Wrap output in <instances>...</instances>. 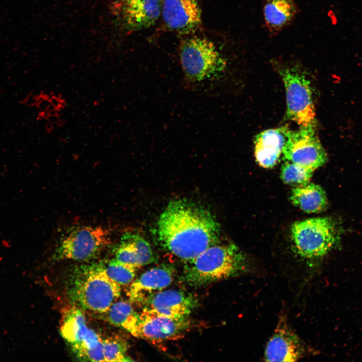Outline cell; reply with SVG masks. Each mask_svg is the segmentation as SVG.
<instances>
[{
    "instance_id": "7a4b0ae2",
    "label": "cell",
    "mask_w": 362,
    "mask_h": 362,
    "mask_svg": "<svg viewBox=\"0 0 362 362\" xmlns=\"http://www.w3.org/2000/svg\"><path fill=\"white\" fill-rule=\"evenodd\" d=\"M249 269L247 257L237 246L219 242L185 261L180 279L198 288L245 274Z\"/></svg>"
},
{
    "instance_id": "44dd1931",
    "label": "cell",
    "mask_w": 362,
    "mask_h": 362,
    "mask_svg": "<svg viewBox=\"0 0 362 362\" xmlns=\"http://www.w3.org/2000/svg\"><path fill=\"white\" fill-rule=\"evenodd\" d=\"M103 267L108 276L120 286L130 285L135 280L138 268L115 258L109 260Z\"/></svg>"
},
{
    "instance_id": "7402d4cb",
    "label": "cell",
    "mask_w": 362,
    "mask_h": 362,
    "mask_svg": "<svg viewBox=\"0 0 362 362\" xmlns=\"http://www.w3.org/2000/svg\"><path fill=\"white\" fill-rule=\"evenodd\" d=\"M313 172L310 169L286 160L281 167V177L284 183L297 186L309 182Z\"/></svg>"
},
{
    "instance_id": "3957f363",
    "label": "cell",
    "mask_w": 362,
    "mask_h": 362,
    "mask_svg": "<svg viewBox=\"0 0 362 362\" xmlns=\"http://www.w3.org/2000/svg\"><path fill=\"white\" fill-rule=\"evenodd\" d=\"M67 293L74 306L104 313L120 297L121 286L108 276L103 265H83L70 275Z\"/></svg>"
},
{
    "instance_id": "ba28073f",
    "label": "cell",
    "mask_w": 362,
    "mask_h": 362,
    "mask_svg": "<svg viewBox=\"0 0 362 362\" xmlns=\"http://www.w3.org/2000/svg\"><path fill=\"white\" fill-rule=\"evenodd\" d=\"M286 96V118L301 127H315V112L310 81L294 67L279 66Z\"/></svg>"
},
{
    "instance_id": "2e32d148",
    "label": "cell",
    "mask_w": 362,
    "mask_h": 362,
    "mask_svg": "<svg viewBox=\"0 0 362 362\" xmlns=\"http://www.w3.org/2000/svg\"><path fill=\"white\" fill-rule=\"evenodd\" d=\"M290 129L286 126L270 129L258 134L254 139V154L259 165L273 167L283 151Z\"/></svg>"
},
{
    "instance_id": "4fadbf2b",
    "label": "cell",
    "mask_w": 362,
    "mask_h": 362,
    "mask_svg": "<svg viewBox=\"0 0 362 362\" xmlns=\"http://www.w3.org/2000/svg\"><path fill=\"white\" fill-rule=\"evenodd\" d=\"M175 274V267L168 264H160L145 271L130 285V301L143 304L151 296L168 287Z\"/></svg>"
},
{
    "instance_id": "5bb4252c",
    "label": "cell",
    "mask_w": 362,
    "mask_h": 362,
    "mask_svg": "<svg viewBox=\"0 0 362 362\" xmlns=\"http://www.w3.org/2000/svg\"><path fill=\"white\" fill-rule=\"evenodd\" d=\"M300 338L281 319L267 342L264 358L266 361H295L305 354Z\"/></svg>"
},
{
    "instance_id": "9c48e42d",
    "label": "cell",
    "mask_w": 362,
    "mask_h": 362,
    "mask_svg": "<svg viewBox=\"0 0 362 362\" xmlns=\"http://www.w3.org/2000/svg\"><path fill=\"white\" fill-rule=\"evenodd\" d=\"M315 127L289 130L283 149L284 159L314 171L324 165L327 155L315 132Z\"/></svg>"
},
{
    "instance_id": "52a82bcc",
    "label": "cell",
    "mask_w": 362,
    "mask_h": 362,
    "mask_svg": "<svg viewBox=\"0 0 362 362\" xmlns=\"http://www.w3.org/2000/svg\"><path fill=\"white\" fill-rule=\"evenodd\" d=\"M60 333L77 358L85 361H104L102 338L86 324L80 309L71 306L63 310Z\"/></svg>"
},
{
    "instance_id": "7c38bea8",
    "label": "cell",
    "mask_w": 362,
    "mask_h": 362,
    "mask_svg": "<svg viewBox=\"0 0 362 362\" xmlns=\"http://www.w3.org/2000/svg\"><path fill=\"white\" fill-rule=\"evenodd\" d=\"M163 0H119L118 17L124 27L137 30L154 24L161 14Z\"/></svg>"
},
{
    "instance_id": "6da1fadb",
    "label": "cell",
    "mask_w": 362,
    "mask_h": 362,
    "mask_svg": "<svg viewBox=\"0 0 362 362\" xmlns=\"http://www.w3.org/2000/svg\"><path fill=\"white\" fill-rule=\"evenodd\" d=\"M157 234L162 248L185 262L219 243L220 228L208 210L177 199L170 202L160 215Z\"/></svg>"
},
{
    "instance_id": "277c9868",
    "label": "cell",
    "mask_w": 362,
    "mask_h": 362,
    "mask_svg": "<svg viewBox=\"0 0 362 362\" xmlns=\"http://www.w3.org/2000/svg\"><path fill=\"white\" fill-rule=\"evenodd\" d=\"M179 58L185 79L192 83L214 79L226 66V61L215 44L203 37L185 40L180 46Z\"/></svg>"
},
{
    "instance_id": "ac0fdd59",
    "label": "cell",
    "mask_w": 362,
    "mask_h": 362,
    "mask_svg": "<svg viewBox=\"0 0 362 362\" xmlns=\"http://www.w3.org/2000/svg\"><path fill=\"white\" fill-rule=\"evenodd\" d=\"M298 8L294 0H266L263 9L265 25L273 33L288 26L295 19Z\"/></svg>"
},
{
    "instance_id": "ffe728a7",
    "label": "cell",
    "mask_w": 362,
    "mask_h": 362,
    "mask_svg": "<svg viewBox=\"0 0 362 362\" xmlns=\"http://www.w3.org/2000/svg\"><path fill=\"white\" fill-rule=\"evenodd\" d=\"M104 313L110 323L127 330L135 336L139 314L130 303L117 300Z\"/></svg>"
},
{
    "instance_id": "e0dca14e",
    "label": "cell",
    "mask_w": 362,
    "mask_h": 362,
    "mask_svg": "<svg viewBox=\"0 0 362 362\" xmlns=\"http://www.w3.org/2000/svg\"><path fill=\"white\" fill-rule=\"evenodd\" d=\"M115 258L138 268L149 264L155 257L149 243L138 234L126 233L115 249Z\"/></svg>"
},
{
    "instance_id": "5b68a950",
    "label": "cell",
    "mask_w": 362,
    "mask_h": 362,
    "mask_svg": "<svg viewBox=\"0 0 362 362\" xmlns=\"http://www.w3.org/2000/svg\"><path fill=\"white\" fill-rule=\"evenodd\" d=\"M111 232L102 226L73 227L58 241L52 254L55 261H84L99 255L111 243Z\"/></svg>"
},
{
    "instance_id": "9a60e30c",
    "label": "cell",
    "mask_w": 362,
    "mask_h": 362,
    "mask_svg": "<svg viewBox=\"0 0 362 362\" xmlns=\"http://www.w3.org/2000/svg\"><path fill=\"white\" fill-rule=\"evenodd\" d=\"M161 15L168 28L184 33L197 28L201 22L198 0H163Z\"/></svg>"
},
{
    "instance_id": "8fae6325",
    "label": "cell",
    "mask_w": 362,
    "mask_h": 362,
    "mask_svg": "<svg viewBox=\"0 0 362 362\" xmlns=\"http://www.w3.org/2000/svg\"><path fill=\"white\" fill-rule=\"evenodd\" d=\"M196 297L189 292L177 289L162 290L147 300L144 310L166 316L184 317L198 306Z\"/></svg>"
},
{
    "instance_id": "30bf717a",
    "label": "cell",
    "mask_w": 362,
    "mask_h": 362,
    "mask_svg": "<svg viewBox=\"0 0 362 362\" xmlns=\"http://www.w3.org/2000/svg\"><path fill=\"white\" fill-rule=\"evenodd\" d=\"M192 322L189 317H172L143 309L135 336L156 341L173 339L189 330Z\"/></svg>"
},
{
    "instance_id": "8992f818",
    "label": "cell",
    "mask_w": 362,
    "mask_h": 362,
    "mask_svg": "<svg viewBox=\"0 0 362 362\" xmlns=\"http://www.w3.org/2000/svg\"><path fill=\"white\" fill-rule=\"evenodd\" d=\"M291 237L296 252L308 259L326 255L339 238L334 221L328 217L296 222L291 228Z\"/></svg>"
},
{
    "instance_id": "d6986e66",
    "label": "cell",
    "mask_w": 362,
    "mask_h": 362,
    "mask_svg": "<svg viewBox=\"0 0 362 362\" xmlns=\"http://www.w3.org/2000/svg\"><path fill=\"white\" fill-rule=\"evenodd\" d=\"M290 198L294 206L307 213L322 212L328 206L325 191L320 186L309 182L295 186Z\"/></svg>"
},
{
    "instance_id": "603a6c76",
    "label": "cell",
    "mask_w": 362,
    "mask_h": 362,
    "mask_svg": "<svg viewBox=\"0 0 362 362\" xmlns=\"http://www.w3.org/2000/svg\"><path fill=\"white\" fill-rule=\"evenodd\" d=\"M104 361H125L130 360L126 356L127 342L122 338L110 337L102 339Z\"/></svg>"
}]
</instances>
